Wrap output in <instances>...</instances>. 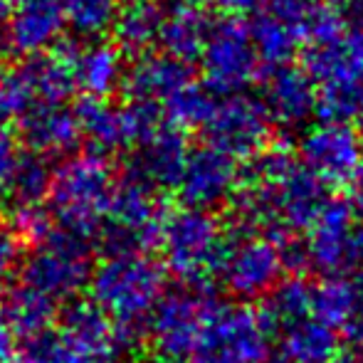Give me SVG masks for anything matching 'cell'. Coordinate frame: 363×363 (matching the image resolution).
I'll return each instance as SVG.
<instances>
[{
	"instance_id": "cell-15",
	"label": "cell",
	"mask_w": 363,
	"mask_h": 363,
	"mask_svg": "<svg viewBox=\"0 0 363 363\" xmlns=\"http://www.w3.org/2000/svg\"><path fill=\"white\" fill-rule=\"evenodd\" d=\"M129 151V173L139 176L156 191H173L188 161L191 144L186 129L163 119Z\"/></svg>"
},
{
	"instance_id": "cell-13",
	"label": "cell",
	"mask_w": 363,
	"mask_h": 363,
	"mask_svg": "<svg viewBox=\"0 0 363 363\" xmlns=\"http://www.w3.org/2000/svg\"><path fill=\"white\" fill-rule=\"evenodd\" d=\"M282 259L269 238H238L230 242L218 277L225 289L242 301L259 299L282 279Z\"/></svg>"
},
{
	"instance_id": "cell-44",
	"label": "cell",
	"mask_w": 363,
	"mask_h": 363,
	"mask_svg": "<svg viewBox=\"0 0 363 363\" xmlns=\"http://www.w3.org/2000/svg\"><path fill=\"white\" fill-rule=\"evenodd\" d=\"M331 363H363V351L349 349V354H336V359Z\"/></svg>"
},
{
	"instance_id": "cell-1",
	"label": "cell",
	"mask_w": 363,
	"mask_h": 363,
	"mask_svg": "<svg viewBox=\"0 0 363 363\" xmlns=\"http://www.w3.org/2000/svg\"><path fill=\"white\" fill-rule=\"evenodd\" d=\"M91 301L119 326L126 344H136L146 319L166 291V267L146 252H114L89 277Z\"/></svg>"
},
{
	"instance_id": "cell-25",
	"label": "cell",
	"mask_w": 363,
	"mask_h": 363,
	"mask_svg": "<svg viewBox=\"0 0 363 363\" xmlns=\"http://www.w3.org/2000/svg\"><path fill=\"white\" fill-rule=\"evenodd\" d=\"M339 334L316 316H304L282 329V356L289 363H331L339 354Z\"/></svg>"
},
{
	"instance_id": "cell-12",
	"label": "cell",
	"mask_w": 363,
	"mask_h": 363,
	"mask_svg": "<svg viewBox=\"0 0 363 363\" xmlns=\"http://www.w3.org/2000/svg\"><path fill=\"white\" fill-rule=\"evenodd\" d=\"M299 156L326 186H349L363 163L359 131L344 121H321L301 136Z\"/></svg>"
},
{
	"instance_id": "cell-2",
	"label": "cell",
	"mask_w": 363,
	"mask_h": 363,
	"mask_svg": "<svg viewBox=\"0 0 363 363\" xmlns=\"http://www.w3.org/2000/svg\"><path fill=\"white\" fill-rule=\"evenodd\" d=\"M116 173L109 156L96 151L69 153L57 168L48 191V211L57 228L79 238H96L111 203Z\"/></svg>"
},
{
	"instance_id": "cell-17",
	"label": "cell",
	"mask_w": 363,
	"mask_h": 363,
	"mask_svg": "<svg viewBox=\"0 0 363 363\" xmlns=\"http://www.w3.org/2000/svg\"><path fill=\"white\" fill-rule=\"evenodd\" d=\"M269 119L284 129L304 126L316 116V86L306 69L277 65L262 79V99Z\"/></svg>"
},
{
	"instance_id": "cell-21",
	"label": "cell",
	"mask_w": 363,
	"mask_h": 363,
	"mask_svg": "<svg viewBox=\"0 0 363 363\" xmlns=\"http://www.w3.org/2000/svg\"><path fill=\"white\" fill-rule=\"evenodd\" d=\"M20 136L30 151L43 156H69L82 144L79 121L67 104H45L18 121Z\"/></svg>"
},
{
	"instance_id": "cell-45",
	"label": "cell",
	"mask_w": 363,
	"mask_h": 363,
	"mask_svg": "<svg viewBox=\"0 0 363 363\" xmlns=\"http://www.w3.org/2000/svg\"><path fill=\"white\" fill-rule=\"evenodd\" d=\"M10 8H13V5H10L8 0H0V28H3V23H5V20H8Z\"/></svg>"
},
{
	"instance_id": "cell-19",
	"label": "cell",
	"mask_w": 363,
	"mask_h": 363,
	"mask_svg": "<svg viewBox=\"0 0 363 363\" xmlns=\"http://www.w3.org/2000/svg\"><path fill=\"white\" fill-rule=\"evenodd\" d=\"M191 79H196L191 62H183L163 50L158 52L148 50V52L134 57L131 67L124 69L121 89H124L126 99H146L161 106L168 96L176 94Z\"/></svg>"
},
{
	"instance_id": "cell-40",
	"label": "cell",
	"mask_w": 363,
	"mask_h": 363,
	"mask_svg": "<svg viewBox=\"0 0 363 363\" xmlns=\"http://www.w3.org/2000/svg\"><path fill=\"white\" fill-rule=\"evenodd\" d=\"M344 336L346 344L356 351H363V316H351L344 324Z\"/></svg>"
},
{
	"instance_id": "cell-29",
	"label": "cell",
	"mask_w": 363,
	"mask_h": 363,
	"mask_svg": "<svg viewBox=\"0 0 363 363\" xmlns=\"http://www.w3.org/2000/svg\"><path fill=\"white\" fill-rule=\"evenodd\" d=\"M247 30L259 62L269 65V67L289 62L291 55L296 52V45L301 43L294 25L267 13L255 15L252 23H247Z\"/></svg>"
},
{
	"instance_id": "cell-9",
	"label": "cell",
	"mask_w": 363,
	"mask_h": 363,
	"mask_svg": "<svg viewBox=\"0 0 363 363\" xmlns=\"http://www.w3.org/2000/svg\"><path fill=\"white\" fill-rule=\"evenodd\" d=\"M309 267L326 274L363 269V225L346 198H326L306 240Z\"/></svg>"
},
{
	"instance_id": "cell-43",
	"label": "cell",
	"mask_w": 363,
	"mask_h": 363,
	"mask_svg": "<svg viewBox=\"0 0 363 363\" xmlns=\"http://www.w3.org/2000/svg\"><path fill=\"white\" fill-rule=\"evenodd\" d=\"M351 284H354V316H363V269L356 272Z\"/></svg>"
},
{
	"instance_id": "cell-36",
	"label": "cell",
	"mask_w": 363,
	"mask_h": 363,
	"mask_svg": "<svg viewBox=\"0 0 363 363\" xmlns=\"http://www.w3.org/2000/svg\"><path fill=\"white\" fill-rule=\"evenodd\" d=\"M20 153H23V148H20L15 131L10 129V124L0 121V206H5V201L10 196V186H13Z\"/></svg>"
},
{
	"instance_id": "cell-47",
	"label": "cell",
	"mask_w": 363,
	"mask_h": 363,
	"mask_svg": "<svg viewBox=\"0 0 363 363\" xmlns=\"http://www.w3.org/2000/svg\"><path fill=\"white\" fill-rule=\"evenodd\" d=\"M359 139H361V153H363V134H359Z\"/></svg>"
},
{
	"instance_id": "cell-5",
	"label": "cell",
	"mask_w": 363,
	"mask_h": 363,
	"mask_svg": "<svg viewBox=\"0 0 363 363\" xmlns=\"http://www.w3.org/2000/svg\"><path fill=\"white\" fill-rule=\"evenodd\" d=\"M158 193L161 191L129 171L124 178H116L109 211L96 233L106 255L148 252L158 247L161 223L166 216Z\"/></svg>"
},
{
	"instance_id": "cell-46",
	"label": "cell",
	"mask_w": 363,
	"mask_h": 363,
	"mask_svg": "<svg viewBox=\"0 0 363 363\" xmlns=\"http://www.w3.org/2000/svg\"><path fill=\"white\" fill-rule=\"evenodd\" d=\"M329 3H334V5H346L349 0H329Z\"/></svg>"
},
{
	"instance_id": "cell-23",
	"label": "cell",
	"mask_w": 363,
	"mask_h": 363,
	"mask_svg": "<svg viewBox=\"0 0 363 363\" xmlns=\"http://www.w3.org/2000/svg\"><path fill=\"white\" fill-rule=\"evenodd\" d=\"M304 69L314 84L329 79L363 82V33L351 30L324 45H306Z\"/></svg>"
},
{
	"instance_id": "cell-41",
	"label": "cell",
	"mask_w": 363,
	"mask_h": 363,
	"mask_svg": "<svg viewBox=\"0 0 363 363\" xmlns=\"http://www.w3.org/2000/svg\"><path fill=\"white\" fill-rule=\"evenodd\" d=\"M346 10L344 20L351 30H361L363 33V0H349L346 5H341Z\"/></svg>"
},
{
	"instance_id": "cell-27",
	"label": "cell",
	"mask_w": 363,
	"mask_h": 363,
	"mask_svg": "<svg viewBox=\"0 0 363 363\" xmlns=\"http://www.w3.org/2000/svg\"><path fill=\"white\" fill-rule=\"evenodd\" d=\"M52 181V166L50 158L38 151H23L15 166L13 186L5 206L10 211H25V208L48 206V191Z\"/></svg>"
},
{
	"instance_id": "cell-6",
	"label": "cell",
	"mask_w": 363,
	"mask_h": 363,
	"mask_svg": "<svg viewBox=\"0 0 363 363\" xmlns=\"http://www.w3.org/2000/svg\"><path fill=\"white\" fill-rule=\"evenodd\" d=\"M213 289L186 287L163 291L146 319L148 341L163 363H183L196 351L211 309L218 304Z\"/></svg>"
},
{
	"instance_id": "cell-42",
	"label": "cell",
	"mask_w": 363,
	"mask_h": 363,
	"mask_svg": "<svg viewBox=\"0 0 363 363\" xmlns=\"http://www.w3.org/2000/svg\"><path fill=\"white\" fill-rule=\"evenodd\" d=\"M351 206H354L356 216L363 218V163L359 166V171H356V176L351 178Z\"/></svg>"
},
{
	"instance_id": "cell-11",
	"label": "cell",
	"mask_w": 363,
	"mask_h": 363,
	"mask_svg": "<svg viewBox=\"0 0 363 363\" xmlns=\"http://www.w3.org/2000/svg\"><path fill=\"white\" fill-rule=\"evenodd\" d=\"M57 339L67 363H114L121 351L129 349L119 326L94 301L77 296L69 299L60 319Z\"/></svg>"
},
{
	"instance_id": "cell-20",
	"label": "cell",
	"mask_w": 363,
	"mask_h": 363,
	"mask_svg": "<svg viewBox=\"0 0 363 363\" xmlns=\"http://www.w3.org/2000/svg\"><path fill=\"white\" fill-rule=\"evenodd\" d=\"M211 28L213 18L208 5H203L201 0H173L168 8H163L156 45L183 62H196Z\"/></svg>"
},
{
	"instance_id": "cell-26",
	"label": "cell",
	"mask_w": 363,
	"mask_h": 363,
	"mask_svg": "<svg viewBox=\"0 0 363 363\" xmlns=\"http://www.w3.org/2000/svg\"><path fill=\"white\" fill-rule=\"evenodd\" d=\"M0 306L18 339H33V336L45 334L57 321V301L28 284L10 289Z\"/></svg>"
},
{
	"instance_id": "cell-7",
	"label": "cell",
	"mask_w": 363,
	"mask_h": 363,
	"mask_svg": "<svg viewBox=\"0 0 363 363\" xmlns=\"http://www.w3.org/2000/svg\"><path fill=\"white\" fill-rule=\"evenodd\" d=\"M267 324L250 306L218 301L208 314L188 363H264L269 356Z\"/></svg>"
},
{
	"instance_id": "cell-22",
	"label": "cell",
	"mask_w": 363,
	"mask_h": 363,
	"mask_svg": "<svg viewBox=\"0 0 363 363\" xmlns=\"http://www.w3.org/2000/svg\"><path fill=\"white\" fill-rule=\"evenodd\" d=\"M74 116L79 121L82 141L89 144V151L111 156L131 148V131L126 124L124 104L116 106L109 101V96L84 94L77 101Z\"/></svg>"
},
{
	"instance_id": "cell-3",
	"label": "cell",
	"mask_w": 363,
	"mask_h": 363,
	"mask_svg": "<svg viewBox=\"0 0 363 363\" xmlns=\"http://www.w3.org/2000/svg\"><path fill=\"white\" fill-rule=\"evenodd\" d=\"M233 242L220 220L206 208L183 206L163 216L158 247L166 257V272H171L186 287L213 289L223 259Z\"/></svg>"
},
{
	"instance_id": "cell-31",
	"label": "cell",
	"mask_w": 363,
	"mask_h": 363,
	"mask_svg": "<svg viewBox=\"0 0 363 363\" xmlns=\"http://www.w3.org/2000/svg\"><path fill=\"white\" fill-rule=\"evenodd\" d=\"M311 316L334 329L344 326L354 316V284L344 274H326L311 287Z\"/></svg>"
},
{
	"instance_id": "cell-18",
	"label": "cell",
	"mask_w": 363,
	"mask_h": 363,
	"mask_svg": "<svg viewBox=\"0 0 363 363\" xmlns=\"http://www.w3.org/2000/svg\"><path fill=\"white\" fill-rule=\"evenodd\" d=\"M62 45L67 50L77 89L89 96H111L116 89H121L126 57L111 40L84 38V43L62 40Z\"/></svg>"
},
{
	"instance_id": "cell-10",
	"label": "cell",
	"mask_w": 363,
	"mask_h": 363,
	"mask_svg": "<svg viewBox=\"0 0 363 363\" xmlns=\"http://www.w3.org/2000/svg\"><path fill=\"white\" fill-rule=\"evenodd\" d=\"M201 131L211 146L233 156L235 161L238 158L247 161L269 144L272 119L259 99L235 91V94H223V99H216V106Z\"/></svg>"
},
{
	"instance_id": "cell-14",
	"label": "cell",
	"mask_w": 363,
	"mask_h": 363,
	"mask_svg": "<svg viewBox=\"0 0 363 363\" xmlns=\"http://www.w3.org/2000/svg\"><path fill=\"white\" fill-rule=\"evenodd\" d=\"M238 183L240 168L235 158L216 146L206 144L188 153L176 191L181 193L186 206L213 211V208L230 203Z\"/></svg>"
},
{
	"instance_id": "cell-39",
	"label": "cell",
	"mask_w": 363,
	"mask_h": 363,
	"mask_svg": "<svg viewBox=\"0 0 363 363\" xmlns=\"http://www.w3.org/2000/svg\"><path fill=\"white\" fill-rule=\"evenodd\" d=\"M208 8H216L225 15H242L245 10L255 8V0H201Z\"/></svg>"
},
{
	"instance_id": "cell-33",
	"label": "cell",
	"mask_w": 363,
	"mask_h": 363,
	"mask_svg": "<svg viewBox=\"0 0 363 363\" xmlns=\"http://www.w3.org/2000/svg\"><path fill=\"white\" fill-rule=\"evenodd\" d=\"M40 101L30 84V77L25 72L23 62L0 67V121L3 124H18L23 116L38 109Z\"/></svg>"
},
{
	"instance_id": "cell-24",
	"label": "cell",
	"mask_w": 363,
	"mask_h": 363,
	"mask_svg": "<svg viewBox=\"0 0 363 363\" xmlns=\"http://www.w3.org/2000/svg\"><path fill=\"white\" fill-rule=\"evenodd\" d=\"M163 8L158 0H126L111 20V43L124 57H139L156 48Z\"/></svg>"
},
{
	"instance_id": "cell-8",
	"label": "cell",
	"mask_w": 363,
	"mask_h": 363,
	"mask_svg": "<svg viewBox=\"0 0 363 363\" xmlns=\"http://www.w3.org/2000/svg\"><path fill=\"white\" fill-rule=\"evenodd\" d=\"M203 84L213 94H235L250 86L259 72V57L250 40V30L240 15L213 20L201 52Z\"/></svg>"
},
{
	"instance_id": "cell-16",
	"label": "cell",
	"mask_w": 363,
	"mask_h": 363,
	"mask_svg": "<svg viewBox=\"0 0 363 363\" xmlns=\"http://www.w3.org/2000/svg\"><path fill=\"white\" fill-rule=\"evenodd\" d=\"M65 15L57 0H23L10 8L0 28V45L15 57L52 50L62 40Z\"/></svg>"
},
{
	"instance_id": "cell-34",
	"label": "cell",
	"mask_w": 363,
	"mask_h": 363,
	"mask_svg": "<svg viewBox=\"0 0 363 363\" xmlns=\"http://www.w3.org/2000/svg\"><path fill=\"white\" fill-rule=\"evenodd\" d=\"M65 15V25H69L79 38H101L111 28L121 0H57Z\"/></svg>"
},
{
	"instance_id": "cell-38",
	"label": "cell",
	"mask_w": 363,
	"mask_h": 363,
	"mask_svg": "<svg viewBox=\"0 0 363 363\" xmlns=\"http://www.w3.org/2000/svg\"><path fill=\"white\" fill-rule=\"evenodd\" d=\"M15 341H18V336L10 329L3 306H0V363H10V359H13V354H15Z\"/></svg>"
},
{
	"instance_id": "cell-4",
	"label": "cell",
	"mask_w": 363,
	"mask_h": 363,
	"mask_svg": "<svg viewBox=\"0 0 363 363\" xmlns=\"http://www.w3.org/2000/svg\"><path fill=\"white\" fill-rule=\"evenodd\" d=\"M23 284L43 291L55 301H69L89 284L91 247L89 240L50 225L33 240V250L20 262Z\"/></svg>"
},
{
	"instance_id": "cell-30",
	"label": "cell",
	"mask_w": 363,
	"mask_h": 363,
	"mask_svg": "<svg viewBox=\"0 0 363 363\" xmlns=\"http://www.w3.org/2000/svg\"><path fill=\"white\" fill-rule=\"evenodd\" d=\"M316 116L321 121H363V82L329 79L316 89Z\"/></svg>"
},
{
	"instance_id": "cell-35",
	"label": "cell",
	"mask_w": 363,
	"mask_h": 363,
	"mask_svg": "<svg viewBox=\"0 0 363 363\" xmlns=\"http://www.w3.org/2000/svg\"><path fill=\"white\" fill-rule=\"evenodd\" d=\"M23 262V238L8 218L0 216V289L8 287Z\"/></svg>"
},
{
	"instance_id": "cell-28",
	"label": "cell",
	"mask_w": 363,
	"mask_h": 363,
	"mask_svg": "<svg viewBox=\"0 0 363 363\" xmlns=\"http://www.w3.org/2000/svg\"><path fill=\"white\" fill-rule=\"evenodd\" d=\"M311 314V284L299 274H291L289 279H279L272 289L264 294V304L259 316L267 324L269 331L284 329L294 321Z\"/></svg>"
},
{
	"instance_id": "cell-32",
	"label": "cell",
	"mask_w": 363,
	"mask_h": 363,
	"mask_svg": "<svg viewBox=\"0 0 363 363\" xmlns=\"http://www.w3.org/2000/svg\"><path fill=\"white\" fill-rule=\"evenodd\" d=\"M218 94H213L206 84H198L196 79H191L186 86L171 94L161 104L163 116L171 124L181 126V129H201L206 124V119L211 116L213 106H216Z\"/></svg>"
},
{
	"instance_id": "cell-37",
	"label": "cell",
	"mask_w": 363,
	"mask_h": 363,
	"mask_svg": "<svg viewBox=\"0 0 363 363\" xmlns=\"http://www.w3.org/2000/svg\"><path fill=\"white\" fill-rule=\"evenodd\" d=\"M255 5L262 8V13L274 15L284 23L299 28L301 20L309 15V10L316 5V0H255Z\"/></svg>"
}]
</instances>
